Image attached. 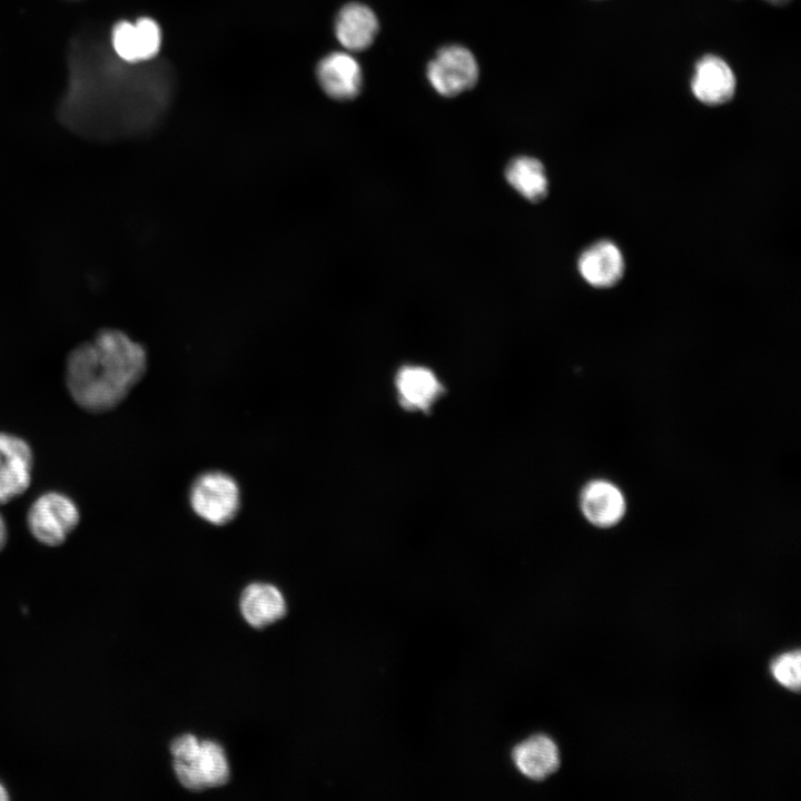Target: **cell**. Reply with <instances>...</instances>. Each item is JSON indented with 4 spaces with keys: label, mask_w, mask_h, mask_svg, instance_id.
Wrapping results in <instances>:
<instances>
[{
    "label": "cell",
    "mask_w": 801,
    "mask_h": 801,
    "mask_svg": "<svg viewBox=\"0 0 801 801\" xmlns=\"http://www.w3.org/2000/svg\"><path fill=\"white\" fill-rule=\"evenodd\" d=\"M145 347L119 329L99 330L75 347L66 362L65 379L75 403L90 413L121 404L147 369Z\"/></svg>",
    "instance_id": "1"
},
{
    "label": "cell",
    "mask_w": 801,
    "mask_h": 801,
    "mask_svg": "<svg viewBox=\"0 0 801 801\" xmlns=\"http://www.w3.org/2000/svg\"><path fill=\"white\" fill-rule=\"evenodd\" d=\"M194 513L211 525H226L239 513L241 493L237 481L228 473L208 471L199 474L189 490Z\"/></svg>",
    "instance_id": "2"
},
{
    "label": "cell",
    "mask_w": 801,
    "mask_h": 801,
    "mask_svg": "<svg viewBox=\"0 0 801 801\" xmlns=\"http://www.w3.org/2000/svg\"><path fill=\"white\" fill-rule=\"evenodd\" d=\"M80 521L77 504L68 495L49 491L39 495L27 512V526L39 543L58 546L66 542Z\"/></svg>",
    "instance_id": "3"
},
{
    "label": "cell",
    "mask_w": 801,
    "mask_h": 801,
    "mask_svg": "<svg viewBox=\"0 0 801 801\" xmlns=\"http://www.w3.org/2000/svg\"><path fill=\"white\" fill-rule=\"evenodd\" d=\"M172 769L178 782L187 790L199 792L219 788L230 779V765L220 743L201 740L198 752L190 760H174Z\"/></svg>",
    "instance_id": "4"
},
{
    "label": "cell",
    "mask_w": 801,
    "mask_h": 801,
    "mask_svg": "<svg viewBox=\"0 0 801 801\" xmlns=\"http://www.w3.org/2000/svg\"><path fill=\"white\" fill-rule=\"evenodd\" d=\"M427 78L442 96H456L477 82V61L468 49L457 44L446 46L428 63Z\"/></svg>",
    "instance_id": "5"
},
{
    "label": "cell",
    "mask_w": 801,
    "mask_h": 801,
    "mask_svg": "<svg viewBox=\"0 0 801 801\" xmlns=\"http://www.w3.org/2000/svg\"><path fill=\"white\" fill-rule=\"evenodd\" d=\"M33 452L29 443L0 431V504L22 495L30 486Z\"/></svg>",
    "instance_id": "6"
},
{
    "label": "cell",
    "mask_w": 801,
    "mask_h": 801,
    "mask_svg": "<svg viewBox=\"0 0 801 801\" xmlns=\"http://www.w3.org/2000/svg\"><path fill=\"white\" fill-rule=\"evenodd\" d=\"M239 609L244 620L257 630L276 623L287 613L281 591L266 582L248 584L240 594Z\"/></svg>",
    "instance_id": "7"
},
{
    "label": "cell",
    "mask_w": 801,
    "mask_h": 801,
    "mask_svg": "<svg viewBox=\"0 0 801 801\" xmlns=\"http://www.w3.org/2000/svg\"><path fill=\"white\" fill-rule=\"evenodd\" d=\"M317 79L323 90L337 100L355 98L362 87V69L346 52H333L320 60Z\"/></svg>",
    "instance_id": "8"
},
{
    "label": "cell",
    "mask_w": 801,
    "mask_h": 801,
    "mask_svg": "<svg viewBox=\"0 0 801 801\" xmlns=\"http://www.w3.org/2000/svg\"><path fill=\"white\" fill-rule=\"evenodd\" d=\"M578 270L585 281L596 288L614 286L624 273L623 255L614 243L597 241L580 256Z\"/></svg>",
    "instance_id": "9"
},
{
    "label": "cell",
    "mask_w": 801,
    "mask_h": 801,
    "mask_svg": "<svg viewBox=\"0 0 801 801\" xmlns=\"http://www.w3.org/2000/svg\"><path fill=\"white\" fill-rule=\"evenodd\" d=\"M691 88L700 101L720 105L732 98L735 77L724 60L710 55L698 61Z\"/></svg>",
    "instance_id": "10"
},
{
    "label": "cell",
    "mask_w": 801,
    "mask_h": 801,
    "mask_svg": "<svg viewBox=\"0 0 801 801\" xmlns=\"http://www.w3.org/2000/svg\"><path fill=\"white\" fill-rule=\"evenodd\" d=\"M581 510L594 525L607 527L616 524L624 515L625 500L622 492L611 482H590L581 493Z\"/></svg>",
    "instance_id": "11"
},
{
    "label": "cell",
    "mask_w": 801,
    "mask_h": 801,
    "mask_svg": "<svg viewBox=\"0 0 801 801\" xmlns=\"http://www.w3.org/2000/svg\"><path fill=\"white\" fill-rule=\"evenodd\" d=\"M517 770L532 780H543L560 765L556 743L547 735L535 734L518 743L512 752Z\"/></svg>",
    "instance_id": "12"
},
{
    "label": "cell",
    "mask_w": 801,
    "mask_h": 801,
    "mask_svg": "<svg viewBox=\"0 0 801 801\" xmlns=\"http://www.w3.org/2000/svg\"><path fill=\"white\" fill-rule=\"evenodd\" d=\"M400 405L409 411L426 412L443 392L435 374L423 366H405L396 376Z\"/></svg>",
    "instance_id": "13"
},
{
    "label": "cell",
    "mask_w": 801,
    "mask_h": 801,
    "mask_svg": "<svg viewBox=\"0 0 801 801\" xmlns=\"http://www.w3.org/2000/svg\"><path fill=\"white\" fill-rule=\"evenodd\" d=\"M378 21L365 4L348 3L340 9L335 21V34L343 47L353 51L369 47L377 33Z\"/></svg>",
    "instance_id": "14"
},
{
    "label": "cell",
    "mask_w": 801,
    "mask_h": 801,
    "mask_svg": "<svg viewBox=\"0 0 801 801\" xmlns=\"http://www.w3.org/2000/svg\"><path fill=\"white\" fill-rule=\"evenodd\" d=\"M506 180L523 197L531 201L543 199L547 191V179L541 161L531 157H517L506 167Z\"/></svg>",
    "instance_id": "15"
},
{
    "label": "cell",
    "mask_w": 801,
    "mask_h": 801,
    "mask_svg": "<svg viewBox=\"0 0 801 801\" xmlns=\"http://www.w3.org/2000/svg\"><path fill=\"white\" fill-rule=\"evenodd\" d=\"M771 673L782 686L798 691L801 685L800 651H790L775 657L771 664Z\"/></svg>",
    "instance_id": "16"
},
{
    "label": "cell",
    "mask_w": 801,
    "mask_h": 801,
    "mask_svg": "<svg viewBox=\"0 0 801 801\" xmlns=\"http://www.w3.org/2000/svg\"><path fill=\"white\" fill-rule=\"evenodd\" d=\"M134 24L139 60L154 58L161 46V31L158 23L150 18H140Z\"/></svg>",
    "instance_id": "17"
},
{
    "label": "cell",
    "mask_w": 801,
    "mask_h": 801,
    "mask_svg": "<svg viewBox=\"0 0 801 801\" xmlns=\"http://www.w3.org/2000/svg\"><path fill=\"white\" fill-rule=\"evenodd\" d=\"M111 41L116 53L122 60L127 62L140 61L134 23L129 21L118 22L113 27Z\"/></svg>",
    "instance_id": "18"
},
{
    "label": "cell",
    "mask_w": 801,
    "mask_h": 801,
    "mask_svg": "<svg viewBox=\"0 0 801 801\" xmlns=\"http://www.w3.org/2000/svg\"><path fill=\"white\" fill-rule=\"evenodd\" d=\"M199 746L200 740L196 735L184 733L171 741L169 750L174 760L186 761L196 755Z\"/></svg>",
    "instance_id": "19"
},
{
    "label": "cell",
    "mask_w": 801,
    "mask_h": 801,
    "mask_svg": "<svg viewBox=\"0 0 801 801\" xmlns=\"http://www.w3.org/2000/svg\"><path fill=\"white\" fill-rule=\"evenodd\" d=\"M8 541V527L3 516L0 514V551L4 547Z\"/></svg>",
    "instance_id": "20"
},
{
    "label": "cell",
    "mask_w": 801,
    "mask_h": 801,
    "mask_svg": "<svg viewBox=\"0 0 801 801\" xmlns=\"http://www.w3.org/2000/svg\"><path fill=\"white\" fill-rule=\"evenodd\" d=\"M10 799V791L8 785L0 779V801Z\"/></svg>",
    "instance_id": "21"
},
{
    "label": "cell",
    "mask_w": 801,
    "mask_h": 801,
    "mask_svg": "<svg viewBox=\"0 0 801 801\" xmlns=\"http://www.w3.org/2000/svg\"><path fill=\"white\" fill-rule=\"evenodd\" d=\"M768 1H770L774 4H783V3L788 2L789 0H768Z\"/></svg>",
    "instance_id": "22"
}]
</instances>
